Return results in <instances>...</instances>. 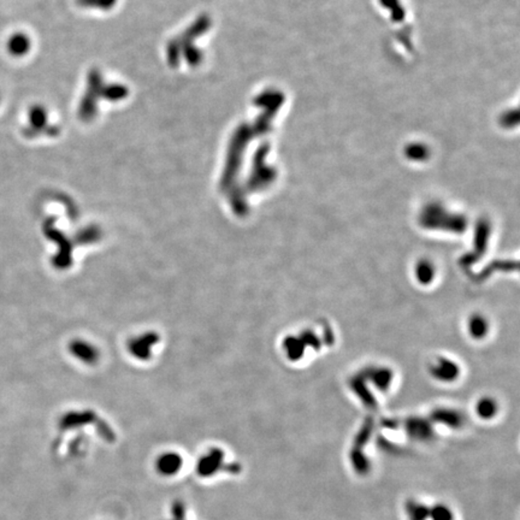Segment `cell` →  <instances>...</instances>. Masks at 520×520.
<instances>
[{
    "label": "cell",
    "instance_id": "obj_1",
    "mask_svg": "<svg viewBox=\"0 0 520 520\" xmlns=\"http://www.w3.org/2000/svg\"><path fill=\"white\" fill-rule=\"evenodd\" d=\"M8 51L11 55L21 56L28 50L27 37L22 34H15L8 40Z\"/></svg>",
    "mask_w": 520,
    "mask_h": 520
}]
</instances>
